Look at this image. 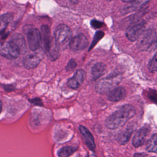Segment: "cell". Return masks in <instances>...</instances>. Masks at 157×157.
Listing matches in <instances>:
<instances>
[{"label": "cell", "instance_id": "ac0fdd59", "mask_svg": "<svg viewBox=\"0 0 157 157\" xmlns=\"http://www.w3.org/2000/svg\"><path fill=\"white\" fill-rule=\"evenodd\" d=\"M13 19V15L11 13H6L0 16V34L4 33L7 26Z\"/></svg>", "mask_w": 157, "mask_h": 157}, {"label": "cell", "instance_id": "277c9868", "mask_svg": "<svg viewBox=\"0 0 157 157\" xmlns=\"http://www.w3.org/2000/svg\"><path fill=\"white\" fill-rule=\"evenodd\" d=\"M156 36V31L153 29L144 31L138 39V48L140 50H147L155 42Z\"/></svg>", "mask_w": 157, "mask_h": 157}, {"label": "cell", "instance_id": "8992f818", "mask_svg": "<svg viewBox=\"0 0 157 157\" xmlns=\"http://www.w3.org/2000/svg\"><path fill=\"white\" fill-rule=\"evenodd\" d=\"M20 54L18 49L11 41L4 43L0 48V55L8 59L17 58Z\"/></svg>", "mask_w": 157, "mask_h": 157}, {"label": "cell", "instance_id": "7c38bea8", "mask_svg": "<svg viewBox=\"0 0 157 157\" xmlns=\"http://www.w3.org/2000/svg\"><path fill=\"white\" fill-rule=\"evenodd\" d=\"M79 131L82 135L83 136L85 144L88 147V148L91 151H94L96 148V145L94 143V137L90 131L85 126L80 125L79 126Z\"/></svg>", "mask_w": 157, "mask_h": 157}, {"label": "cell", "instance_id": "484cf974", "mask_svg": "<svg viewBox=\"0 0 157 157\" xmlns=\"http://www.w3.org/2000/svg\"><path fill=\"white\" fill-rule=\"evenodd\" d=\"M103 24L104 23L102 22H101L99 20H92L90 23L91 26L94 29H98V28H101L103 25Z\"/></svg>", "mask_w": 157, "mask_h": 157}, {"label": "cell", "instance_id": "f1b7e54d", "mask_svg": "<svg viewBox=\"0 0 157 157\" xmlns=\"http://www.w3.org/2000/svg\"><path fill=\"white\" fill-rule=\"evenodd\" d=\"M2 101L0 99V114H1V112H2Z\"/></svg>", "mask_w": 157, "mask_h": 157}, {"label": "cell", "instance_id": "836d02e7", "mask_svg": "<svg viewBox=\"0 0 157 157\" xmlns=\"http://www.w3.org/2000/svg\"><path fill=\"white\" fill-rule=\"evenodd\" d=\"M151 157H155V156H151Z\"/></svg>", "mask_w": 157, "mask_h": 157}, {"label": "cell", "instance_id": "83f0119b", "mask_svg": "<svg viewBox=\"0 0 157 157\" xmlns=\"http://www.w3.org/2000/svg\"><path fill=\"white\" fill-rule=\"evenodd\" d=\"M147 154L144 153H137L134 155L133 157H146Z\"/></svg>", "mask_w": 157, "mask_h": 157}, {"label": "cell", "instance_id": "2e32d148", "mask_svg": "<svg viewBox=\"0 0 157 157\" xmlns=\"http://www.w3.org/2000/svg\"><path fill=\"white\" fill-rule=\"evenodd\" d=\"M41 38L43 42L44 47L47 51L48 48L52 39H51L50 29L47 25H42L41 26Z\"/></svg>", "mask_w": 157, "mask_h": 157}, {"label": "cell", "instance_id": "d4e9b609", "mask_svg": "<svg viewBox=\"0 0 157 157\" xmlns=\"http://www.w3.org/2000/svg\"><path fill=\"white\" fill-rule=\"evenodd\" d=\"M76 66H77L76 61L74 59H71L67 63L66 67V70L67 71H72L76 67Z\"/></svg>", "mask_w": 157, "mask_h": 157}, {"label": "cell", "instance_id": "4fadbf2b", "mask_svg": "<svg viewBox=\"0 0 157 157\" xmlns=\"http://www.w3.org/2000/svg\"><path fill=\"white\" fill-rule=\"evenodd\" d=\"M18 49L20 54H25L27 51V46L23 36L18 33L14 34L10 40Z\"/></svg>", "mask_w": 157, "mask_h": 157}, {"label": "cell", "instance_id": "e0dca14e", "mask_svg": "<svg viewBox=\"0 0 157 157\" xmlns=\"http://www.w3.org/2000/svg\"><path fill=\"white\" fill-rule=\"evenodd\" d=\"M106 71V66L102 63H98L95 64L91 69V74L94 80H97L103 75Z\"/></svg>", "mask_w": 157, "mask_h": 157}, {"label": "cell", "instance_id": "8fae6325", "mask_svg": "<svg viewBox=\"0 0 157 157\" xmlns=\"http://www.w3.org/2000/svg\"><path fill=\"white\" fill-rule=\"evenodd\" d=\"M126 96V90L123 87L118 86L107 93V99L112 102H118L124 99Z\"/></svg>", "mask_w": 157, "mask_h": 157}, {"label": "cell", "instance_id": "44dd1931", "mask_svg": "<svg viewBox=\"0 0 157 157\" xmlns=\"http://www.w3.org/2000/svg\"><path fill=\"white\" fill-rule=\"evenodd\" d=\"M146 149L149 152H157V134H154L148 140Z\"/></svg>", "mask_w": 157, "mask_h": 157}, {"label": "cell", "instance_id": "cb8c5ba5", "mask_svg": "<svg viewBox=\"0 0 157 157\" xmlns=\"http://www.w3.org/2000/svg\"><path fill=\"white\" fill-rule=\"evenodd\" d=\"M148 68L151 72L157 71V52L150 61L148 64Z\"/></svg>", "mask_w": 157, "mask_h": 157}, {"label": "cell", "instance_id": "603a6c76", "mask_svg": "<svg viewBox=\"0 0 157 157\" xmlns=\"http://www.w3.org/2000/svg\"><path fill=\"white\" fill-rule=\"evenodd\" d=\"M104 35V33L102 31H98L95 33L93 39V41L91 42V45H90V47L88 49V51L91 50L95 46V45L98 43V42L102 38Z\"/></svg>", "mask_w": 157, "mask_h": 157}, {"label": "cell", "instance_id": "ba28073f", "mask_svg": "<svg viewBox=\"0 0 157 157\" xmlns=\"http://www.w3.org/2000/svg\"><path fill=\"white\" fill-rule=\"evenodd\" d=\"M88 45V39L83 34H78L71 39L69 45L72 50L78 51L85 48Z\"/></svg>", "mask_w": 157, "mask_h": 157}, {"label": "cell", "instance_id": "4dcf8cb0", "mask_svg": "<svg viewBox=\"0 0 157 157\" xmlns=\"http://www.w3.org/2000/svg\"><path fill=\"white\" fill-rule=\"evenodd\" d=\"M70 1H71V2H72V3L75 4V3H77V2L79 1V0H70Z\"/></svg>", "mask_w": 157, "mask_h": 157}, {"label": "cell", "instance_id": "6da1fadb", "mask_svg": "<svg viewBox=\"0 0 157 157\" xmlns=\"http://www.w3.org/2000/svg\"><path fill=\"white\" fill-rule=\"evenodd\" d=\"M135 114L136 109L134 106L130 104L123 105L107 118L105 126L110 129H117L123 126Z\"/></svg>", "mask_w": 157, "mask_h": 157}, {"label": "cell", "instance_id": "d6986e66", "mask_svg": "<svg viewBox=\"0 0 157 157\" xmlns=\"http://www.w3.org/2000/svg\"><path fill=\"white\" fill-rule=\"evenodd\" d=\"M59 50V49L58 47V46L56 45L55 39H53L48 48L46 51V53H47V55L48 56L49 58L51 60H55L58 58Z\"/></svg>", "mask_w": 157, "mask_h": 157}, {"label": "cell", "instance_id": "30bf717a", "mask_svg": "<svg viewBox=\"0 0 157 157\" xmlns=\"http://www.w3.org/2000/svg\"><path fill=\"white\" fill-rule=\"evenodd\" d=\"M150 1V0H134L122 8V13L126 14L129 12L141 10L146 6Z\"/></svg>", "mask_w": 157, "mask_h": 157}, {"label": "cell", "instance_id": "1f68e13d", "mask_svg": "<svg viewBox=\"0 0 157 157\" xmlns=\"http://www.w3.org/2000/svg\"><path fill=\"white\" fill-rule=\"evenodd\" d=\"M86 157H96L94 154H88Z\"/></svg>", "mask_w": 157, "mask_h": 157}, {"label": "cell", "instance_id": "52a82bcc", "mask_svg": "<svg viewBox=\"0 0 157 157\" xmlns=\"http://www.w3.org/2000/svg\"><path fill=\"white\" fill-rule=\"evenodd\" d=\"M145 29V24L139 23L128 27L125 32L128 39L130 41H135L139 39Z\"/></svg>", "mask_w": 157, "mask_h": 157}, {"label": "cell", "instance_id": "7402d4cb", "mask_svg": "<svg viewBox=\"0 0 157 157\" xmlns=\"http://www.w3.org/2000/svg\"><path fill=\"white\" fill-rule=\"evenodd\" d=\"M85 75H86V74H85V72L83 70H82V69H78L75 72V74H74V75L72 78L80 86L83 83V81L85 80Z\"/></svg>", "mask_w": 157, "mask_h": 157}, {"label": "cell", "instance_id": "3957f363", "mask_svg": "<svg viewBox=\"0 0 157 157\" xmlns=\"http://www.w3.org/2000/svg\"><path fill=\"white\" fill-rule=\"evenodd\" d=\"M121 76L119 74L110 75L100 80L96 85V91L99 94L108 93L120 82Z\"/></svg>", "mask_w": 157, "mask_h": 157}, {"label": "cell", "instance_id": "5bb4252c", "mask_svg": "<svg viewBox=\"0 0 157 157\" xmlns=\"http://www.w3.org/2000/svg\"><path fill=\"white\" fill-rule=\"evenodd\" d=\"M40 61V58L38 55L36 54H28L24 57L23 63L26 69H32L36 67Z\"/></svg>", "mask_w": 157, "mask_h": 157}, {"label": "cell", "instance_id": "ffe728a7", "mask_svg": "<svg viewBox=\"0 0 157 157\" xmlns=\"http://www.w3.org/2000/svg\"><path fill=\"white\" fill-rule=\"evenodd\" d=\"M77 150V147L65 146L58 150L56 153L58 157H69Z\"/></svg>", "mask_w": 157, "mask_h": 157}, {"label": "cell", "instance_id": "d6a6232c", "mask_svg": "<svg viewBox=\"0 0 157 157\" xmlns=\"http://www.w3.org/2000/svg\"><path fill=\"white\" fill-rule=\"evenodd\" d=\"M154 46H155V47H157V36H156V40H155V42H154Z\"/></svg>", "mask_w": 157, "mask_h": 157}, {"label": "cell", "instance_id": "7a4b0ae2", "mask_svg": "<svg viewBox=\"0 0 157 157\" xmlns=\"http://www.w3.org/2000/svg\"><path fill=\"white\" fill-rule=\"evenodd\" d=\"M72 39V32L70 28L64 24L58 25L54 33V39L59 50H63L69 45Z\"/></svg>", "mask_w": 157, "mask_h": 157}, {"label": "cell", "instance_id": "5b68a950", "mask_svg": "<svg viewBox=\"0 0 157 157\" xmlns=\"http://www.w3.org/2000/svg\"><path fill=\"white\" fill-rule=\"evenodd\" d=\"M27 40L29 48L32 51L37 50L40 45L41 34L35 28H31L27 31Z\"/></svg>", "mask_w": 157, "mask_h": 157}, {"label": "cell", "instance_id": "4316f807", "mask_svg": "<svg viewBox=\"0 0 157 157\" xmlns=\"http://www.w3.org/2000/svg\"><path fill=\"white\" fill-rule=\"evenodd\" d=\"M30 101H31L33 104H35V105H40V106L42 105V100H41L40 98H34V99H33L30 100Z\"/></svg>", "mask_w": 157, "mask_h": 157}, {"label": "cell", "instance_id": "9c48e42d", "mask_svg": "<svg viewBox=\"0 0 157 157\" xmlns=\"http://www.w3.org/2000/svg\"><path fill=\"white\" fill-rule=\"evenodd\" d=\"M150 132L148 126H144L137 131L132 138V145L134 147H139L143 145L146 140L147 136Z\"/></svg>", "mask_w": 157, "mask_h": 157}, {"label": "cell", "instance_id": "f546056e", "mask_svg": "<svg viewBox=\"0 0 157 157\" xmlns=\"http://www.w3.org/2000/svg\"><path fill=\"white\" fill-rule=\"evenodd\" d=\"M123 2H128V3H129V2H132L133 1H134V0H121Z\"/></svg>", "mask_w": 157, "mask_h": 157}, {"label": "cell", "instance_id": "9a60e30c", "mask_svg": "<svg viewBox=\"0 0 157 157\" xmlns=\"http://www.w3.org/2000/svg\"><path fill=\"white\" fill-rule=\"evenodd\" d=\"M133 131L134 128L132 126H128L126 129L120 131V133L118 134L117 138L118 142L121 145H124L126 144L129 140Z\"/></svg>", "mask_w": 157, "mask_h": 157}]
</instances>
